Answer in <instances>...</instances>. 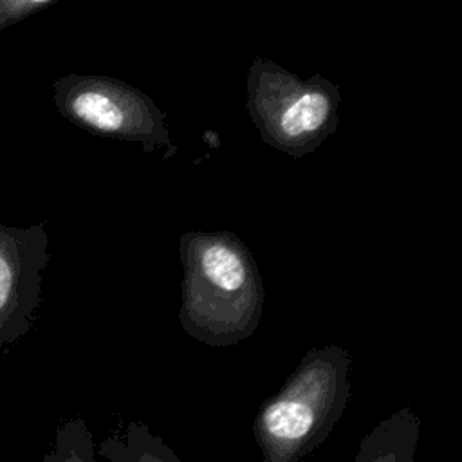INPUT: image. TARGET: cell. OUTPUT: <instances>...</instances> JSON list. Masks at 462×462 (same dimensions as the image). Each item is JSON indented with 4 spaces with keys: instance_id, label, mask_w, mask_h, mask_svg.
Returning <instances> with one entry per match:
<instances>
[{
    "instance_id": "obj_7",
    "label": "cell",
    "mask_w": 462,
    "mask_h": 462,
    "mask_svg": "<svg viewBox=\"0 0 462 462\" xmlns=\"http://www.w3.org/2000/svg\"><path fill=\"white\" fill-rule=\"evenodd\" d=\"M106 462H182L148 424L130 420L121 433H112L96 449Z\"/></svg>"
},
{
    "instance_id": "obj_6",
    "label": "cell",
    "mask_w": 462,
    "mask_h": 462,
    "mask_svg": "<svg viewBox=\"0 0 462 462\" xmlns=\"http://www.w3.org/2000/svg\"><path fill=\"white\" fill-rule=\"evenodd\" d=\"M419 439L420 419L411 408H401L363 437L352 462H415Z\"/></svg>"
},
{
    "instance_id": "obj_4",
    "label": "cell",
    "mask_w": 462,
    "mask_h": 462,
    "mask_svg": "<svg viewBox=\"0 0 462 462\" xmlns=\"http://www.w3.org/2000/svg\"><path fill=\"white\" fill-rule=\"evenodd\" d=\"M52 101L58 112L74 126L99 137L137 143L144 152L171 144L166 114L143 90L99 74H65L52 85Z\"/></svg>"
},
{
    "instance_id": "obj_1",
    "label": "cell",
    "mask_w": 462,
    "mask_h": 462,
    "mask_svg": "<svg viewBox=\"0 0 462 462\" xmlns=\"http://www.w3.org/2000/svg\"><path fill=\"white\" fill-rule=\"evenodd\" d=\"M184 332L209 346H233L260 325L263 285L247 245L229 231H189L179 244Z\"/></svg>"
},
{
    "instance_id": "obj_5",
    "label": "cell",
    "mask_w": 462,
    "mask_h": 462,
    "mask_svg": "<svg viewBox=\"0 0 462 462\" xmlns=\"http://www.w3.org/2000/svg\"><path fill=\"white\" fill-rule=\"evenodd\" d=\"M47 262L49 235L43 222L29 227L0 222V350L32 328Z\"/></svg>"
},
{
    "instance_id": "obj_2",
    "label": "cell",
    "mask_w": 462,
    "mask_h": 462,
    "mask_svg": "<svg viewBox=\"0 0 462 462\" xmlns=\"http://www.w3.org/2000/svg\"><path fill=\"white\" fill-rule=\"evenodd\" d=\"M350 354L337 345L301 357L254 417L262 462H301L327 440L350 399Z\"/></svg>"
},
{
    "instance_id": "obj_9",
    "label": "cell",
    "mask_w": 462,
    "mask_h": 462,
    "mask_svg": "<svg viewBox=\"0 0 462 462\" xmlns=\"http://www.w3.org/2000/svg\"><path fill=\"white\" fill-rule=\"evenodd\" d=\"M56 4L58 0H0V34L11 25Z\"/></svg>"
},
{
    "instance_id": "obj_3",
    "label": "cell",
    "mask_w": 462,
    "mask_h": 462,
    "mask_svg": "<svg viewBox=\"0 0 462 462\" xmlns=\"http://www.w3.org/2000/svg\"><path fill=\"white\" fill-rule=\"evenodd\" d=\"M339 85L319 74L298 78L256 56L245 78V106L262 141L291 157L314 152L337 128Z\"/></svg>"
},
{
    "instance_id": "obj_8",
    "label": "cell",
    "mask_w": 462,
    "mask_h": 462,
    "mask_svg": "<svg viewBox=\"0 0 462 462\" xmlns=\"http://www.w3.org/2000/svg\"><path fill=\"white\" fill-rule=\"evenodd\" d=\"M42 462H97L94 435L79 417L63 420Z\"/></svg>"
}]
</instances>
